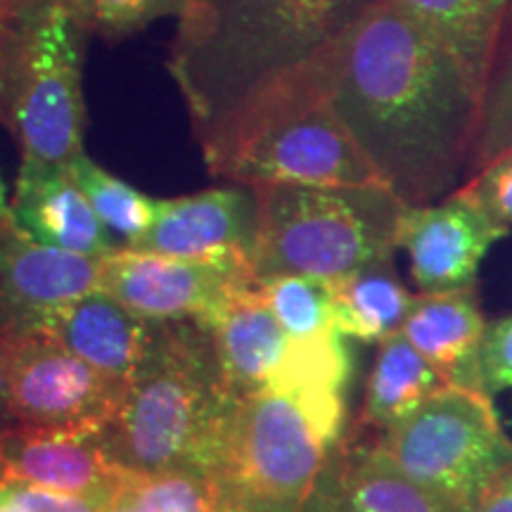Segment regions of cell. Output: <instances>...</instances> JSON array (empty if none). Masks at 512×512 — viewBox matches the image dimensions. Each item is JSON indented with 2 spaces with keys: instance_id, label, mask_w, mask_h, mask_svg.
Instances as JSON below:
<instances>
[{
  "instance_id": "cell-23",
  "label": "cell",
  "mask_w": 512,
  "mask_h": 512,
  "mask_svg": "<svg viewBox=\"0 0 512 512\" xmlns=\"http://www.w3.org/2000/svg\"><path fill=\"white\" fill-rule=\"evenodd\" d=\"M261 297L292 339H318L337 332L335 287L316 275L259 278Z\"/></svg>"
},
{
  "instance_id": "cell-11",
  "label": "cell",
  "mask_w": 512,
  "mask_h": 512,
  "mask_svg": "<svg viewBox=\"0 0 512 512\" xmlns=\"http://www.w3.org/2000/svg\"><path fill=\"white\" fill-rule=\"evenodd\" d=\"M100 261L41 245L0 214V337L38 332L55 309L98 290Z\"/></svg>"
},
{
  "instance_id": "cell-5",
  "label": "cell",
  "mask_w": 512,
  "mask_h": 512,
  "mask_svg": "<svg viewBox=\"0 0 512 512\" xmlns=\"http://www.w3.org/2000/svg\"><path fill=\"white\" fill-rule=\"evenodd\" d=\"M252 264L259 278L339 280L392 261L403 204L384 185H259Z\"/></svg>"
},
{
  "instance_id": "cell-9",
  "label": "cell",
  "mask_w": 512,
  "mask_h": 512,
  "mask_svg": "<svg viewBox=\"0 0 512 512\" xmlns=\"http://www.w3.org/2000/svg\"><path fill=\"white\" fill-rule=\"evenodd\" d=\"M8 368V401L15 425L62 430L105 427L126 387L69 354L43 332L0 337Z\"/></svg>"
},
{
  "instance_id": "cell-26",
  "label": "cell",
  "mask_w": 512,
  "mask_h": 512,
  "mask_svg": "<svg viewBox=\"0 0 512 512\" xmlns=\"http://www.w3.org/2000/svg\"><path fill=\"white\" fill-rule=\"evenodd\" d=\"M83 29L105 41H121L166 15H178L183 0H69Z\"/></svg>"
},
{
  "instance_id": "cell-33",
  "label": "cell",
  "mask_w": 512,
  "mask_h": 512,
  "mask_svg": "<svg viewBox=\"0 0 512 512\" xmlns=\"http://www.w3.org/2000/svg\"><path fill=\"white\" fill-rule=\"evenodd\" d=\"M46 3L48 0H0V24L22 27V24Z\"/></svg>"
},
{
  "instance_id": "cell-36",
  "label": "cell",
  "mask_w": 512,
  "mask_h": 512,
  "mask_svg": "<svg viewBox=\"0 0 512 512\" xmlns=\"http://www.w3.org/2000/svg\"><path fill=\"white\" fill-rule=\"evenodd\" d=\"M10 209V202H8V185H5V178L0 174V214H5V211Z\"/></svg>"
},
{
  "instance_id": "cell-15",
  "label": "cell",
  "mask_w": 512,
  "mask_h": 512,
  "mask_svg": "<svg viewBox=\"0 0 512 512\" xmlns=\"http://www.w3.org/2000/svg\"><path fill=\"white\" fill-rule=\"evenodd\" d=\"M254 226V190L211 188L174 200H157L150 228L126 247L169 256L240 252L252 259Z\"/></svg>"
},
{
  "instance_id": "cell-37",
  "label": "cell",
  "mask_w": 512,
  "mask_h": 512,
  "mask_svg": "<svg viewBox=\"0 0 512 512\" xmlns=\"http://www.w3.org/2000/svg\"><path fill=\"white\" fill-rule=\"evenodd\" d=\"M0 512H22V510H19L15 503H10L5 496H0Z\"/></svg>"
},
{
  "instance_id": "cell-30",
  "label": "cell",
  "mask_w": 512,
  "mask_h": 512,
  "mask_svg": "<svg viewBox=\"0 0 512 512\" xmlns=\"http://www.w3.org/2000/svg\"><path fill=\"white\" fill-rule=\"evenodd\" d=\"M484 140L479 145V166H486L491 159L512 147V67L498 93L494 110L484 114Z\"/></svg>"
},
{
  "instance_id": "cell-19",
  "label": "cell",
  "mask_w": 512,
  "mask_h": 512,
  "mask_svg": "<svg viewBox=\"0 0 512 512\" xmlns=\"http://www.w3.org/2000/svg\"><path fill=\"white\" fill-rule=\"evenodd\" d=\"M401 332L446 384L484 392L479 356L486 320L470 287L446 294H420Z\"/></svg>"
},
{
  "instance_id": "cell-7",
  "label": "cell",
  "mask_w": 512,
  "mask_h": 512,
  "mask_svg": "<svg viewBox=\"0 0 512 512\" xmlns=\"http://www.w3.org/2000/svg\"><path fill=\"white\" fill-rule=\"evenodd\" d=\"M375 448L396 470L458 512H472L512 467L491 396L441 384L418 411L380 437Z\"/></svg>"
},
{
  "instance_id": "cell-16",
  "label": "cell",
  "mask_w": 512,
  "mask_h": 512,
  "mask_svg": "<svg viewBox=\"0 0 512 512\" xmlns=\"http://www.w3.org/2000/svg\"><path fill=\"white\" fill-rule=\"evenodd\" d=\"M197 323L209 332L233 396L242 399L275 387L292 356L294 339L266 306L259 280L235 290Z\"/></svg>"
},
{
  "instance_id": "cell-28",
  "label": "cell",
  "mask_w": 512,
  "mask_h": 512,
  "mask_svg": "<svg viewBox=\"0 0 512 512\" xmlns=\"http://www.w3.org/2000/svg\"><path fill=\"white\" fill-rule=\"evenodd\" d=\"M0 496L15 503L22 512H105L110 508V503L98 501V498L62 494V491L15 482V479H8L3 484Z\"/></svg>"
},
{
  "instance_id": "cell-18",
  "label": "cell",
  "mask_w": 512,
  "mask_h": 512,
  "mask_svg": "<svg viewBox=\"0 0 512 512\" xmlns=\"http://www.w3.org/2000/svg\"><path fill=\"white\" fill-rule=\"evenodd\" d=\"M8 211L17 226L41 245L91 259L117 252L110 228L95 214L69 169L22 166Z\"/></svg>"
},
{
  "instance_id": "cell-38",
  "label": "cell",
  "mask_w": 512,
  "mask_h": 512,
  "mask_svg": "<svg viewBox=\"0 0 512 512\" xmlns=\"http://www.w3.org/2000/svg\"><path fill=\"white\" fill-rule=\"evenodd\" d=\"M8 470H5V465H3V460H0V489H3V484L8 482Z\"/></svg>"
},
{
  "instance_id": "cell-6",
  "label": "cell",
  "mask_w": 512,
  "mask_h": 512,
  "mask_svg": "<svg viewBox=\"0 0 512 512\" xmlns=\"http://www.w3.org/2000/svg\"><path fill=\"white\" fill-rule=\"evenodd\" d=\"M332 444L292 396H242L209 470L223 512H302Z\"/></svg>"
},
{
  "instance_id": "cell-2",
  "label": "cell",
  "mask_w": 512,
  "mask_h": 512,
  "mask_svg": "<svg viewBox=\"0 0 512 512\" xmlns=\"http://www.w3.org/2000/svg\"><path fill=\"white\" fill-rule=\"evenodd\" d=\"M351 22L339 0H183L169 72L195 133L302 67Z\"/></svg>"
},
{
  "instance_id": "cell-32",
  "label": "cell",
  "mask_w": 512,
  "mask_h": 512,
  "mask_svg": "<svg viewBox=\"0 0 512 512\" xmlns=\"http://www.w3.org/2000/svg\"><path fill=\"white\" fill-rule=\"evenodd\" d=\"M472 512H512V467L486 491Z\"/></svg>"
},
{
  "instance_id": "cell-4",
  "label": "cell",
  "mask_w": 512,
  "mask_h": 512,
  "mask_svg": "<svg viewBox=\"0 0 512 512\" xmlns=\"http://www.w3.org/2000/svg\"><path fill=\"white\" fill-rule=\"evenodd\" d=\"M235 403L209 332L197 320H164L105 425V446L126 472L190 467L209 475Z\"/></svg>"
},
{
  "instance_id": "cell-22",
  "label": "cell",
  "mask_w": 512,
  "mask_h": 512,
  "mask_svg": "<svg viewBox=\"0 0 512 512\" xmlns=\"http://www.w3.org/2000/svg\"><path fill=\"white\" fill-rule=\"evenodd\" d=\"M332 287L337 332L358 342L380 344L401 332L418 299L396 278L392 261H380L332 280Z\"/></svg>"
},
{
  "instance_id": "cell-27",
  "label": "cell",
  "mask_w": 512,
  "mask_h": 512,
  "mask_svg": "<svg viewBox=\"0 0 512 512\" xmlns=\"http://www.w3.org/2000/svg\"><path fill=\"white\" fill-rule=\"evenodd\" d=\"M498 226H512V147L482 166V174L460 190Z\"/></svg>"
},
{
  "instance_id": "cell-35",
  "label": "cell",
  "mask_w": 512,
  "mask_h": 512,
  "mask_svg": "<svg viewBox=\"0 0 512 512\" xmlns=\"http://www.w3.org/2000/svg\"><path fill=\"white\" fill-rule=\"evenodd\" d=\"M373 3H375V0H339V5H342V8L347 10L354 19L361 15V12L366 10L368 5H373Z\"/></svg>"
},
{
  "instance_id": "cell-39",
  "label": "cell",
  "mask_w": 512,
  "mask_h": 512,
  "mask_svg": "<svg viewBox=\"0 0 512 512\" xmlns=\"http://www.w3.org/2000/svg\"><path fill=\"white\" fill-rule=\"evenodd\" d=\"M105 512H131L128 508H121V505H110Z\"/></svg>"
},
{
  "instance_id": "cell-8",
  "label": "cell",
  "mask_w": 512,
  "mask_h": 512,
  "mask_svg": "<svg viewBox=\"0 0 512 512\" xmlns=\"http://www.w3.org/2000/svg\"><path fill=\"white\" fill-rule=\"evenodd\" d=\"M22 60L8 128L22 166L69 169L83 155V29L69 0H48L22 24Z\"/></svg>"
},
{
  "instance_id": "cell-29",
  "label": "cell",
  "mask_w": 512,
  "mask_h": 512,
  "mask_svg": "<svg viewBox=\"0 0 512 512\" xmlns=\"http://www.w3.org/2000/svg\"><path fill=\"white\" fill-rule=\"evenodd\" d=\"M484 394H498L512 387V316L486 328L479 356Z\"/></svg>"
},
{
  "instance_id": "cell-12",
  "label": "cell",
  "mask_w": 512,
  "mask_h": 512,
  "mask_svg": "<svg viewBox=\"0 0 512 512\" xmlns=\"http://www.w3.org/2000/svg\"><path fill=\"white\" fill-rule=\"evenodd\" d=\"M508 228L491 221L463 192L441 204H406L396 228V247L411 261L413 280L422 294L467 290L484 254Z\"/></svg>"
},
{
  "instance_id": "cell-21",
  "label": "cell",
  "mask_w": 512,
  "mask_h": 512,
  "mask_svg": "<svg viewBox=\"0 0 512 512\" xmlns=\"http://www.w3.org/2000/svg\"><path fill=\"white\" fill-rule=\"evenodd\" d=\"M441 384L446 382L425 361V356L403 337V332L382 339L375 366L368 377L358 427L368 430L373 437H380L418 411Z\"/></svg>"
},
{
  "instance_id": "cell-17",
  "label": "cell",
  "mask_w": 512,
  "mask_h": 512,
  "mask_svg": "<svg viewBox=\"0 0 512 512\" xmlns=\"http://www.w3.org/2000/svg\"><path fill=\"white\" fill-rule=\"evenodd\" d=\"M38 332L53 337L69 354L81 358L100 375L128 387L145 361L155 323L95 290L55 309Z\"/></svg>"
},
{
  "instance_id": "cell-24",
  "label": "cell",
  "mask_w": 512,
  "mask_h": 512,
  "mask_svg": "<svg viewBox=\"0 0 512 512\" xmlns=\"http://www.w3.org/2000/svg\"><path fill=\"white\" fill-rule=\"evenodd\" d=\"M112 505L131 512H223L214 482L190 467L128 472Z\"/></svg>"
},
{
  "instance_id": "cell-3",
  "label": "cell",
  "mask_w": 512,
  "mask_h": 512,
  "mask_svg": "<svg viewBox=\"0 0 512 512\" xmlns=\"http://www.w3.org/2000/svg\"><path fill=\"white\" fill-rule=\"evenodd\" d=\"M197 140L211 176L247 188L384 185L337 117L313 57L230 107Z\"/></svg>"
},
{
  "instance_id": "cell-13",
  "label": "cell",
  "mask_w": 512,
  "mask_h": 512,
  "mask_svg": "<svg viewBox=\"0 0 512 512\" xmlns=\"http://www.w3.org/2000/svg\"><path fill=\"white\" fill-rule=\"evenodd\" d=\"M0 460L15 482L114 503L128 472L105 446V427L12 425L0 432Z\"/></svg>"
},
{
  "instance_id": "cell-25",
  "label": "cell",
  "mask_w": 512,
  "mask_h": 512,
  "mask_svg": "<svg viewBox=\"0 0 512 512\" xmlns=\"http://www.w3.org/2000/svg\"><path fill=\"white\" fill-rule=\"evenodd\" d=\"M69 171H72L74 181L79 183L83 195L88 197L95 214L100 216V221L114 233H119L128 245L136 242L150 228L152 219H155L157 200L112 176L110 171H105L86 155L76 159L69 166Z\"/></svg>"
},
{
  "instance_id": "cell-14",
  "label": "cell",
  "mask_w": 512,
  "mask_h": 512,
  "mask_svg": "<svg viewBox=\"0 0 512 512\" xmlns=\"http://www.w3.org/2000/svg\"><path fill=\"white\" fill-rule=\"evenodd\" d=\"M302 512H458L384 460L373 437L330 448Z\"/></svg>"
},
{
  "instance_id": "cell-34",
  "label": "cell",
  "mask_w": 512,
  "mask_h": 512,
  "mask_svg": "<svg viewBox=\"0 0 512 512\" xmlns=\"http://www.w3.org/2000/svg\"><path fill=\"white\" fill-rule=\"evenodd\" d=\"M15 425L10 415V401H8V368H5V354L3 344H0V432Z\"/></svg>"
},
{
  "instance_id": "cell-1",
  "label": "cell",
  "mask_w": 512,
  "mask_h": 512,
  "mask_svg": "<svg viewBox=\"0 0 512 512\" xmlns=\"http://www.w3.org/2000/svg\"><path fill=\"white\" fill-rule=\"evenodd\" d=\"M320 86L380 181L432 204L458 181L486 98L456 55L389 0H375L313 55Z\"/></svg>"
},
{
  "instance_id": "cell-31",
  "label": "cell",
  "mask_w": 512,
  "mask_h": 512,
  "mask_svg": "<svg viewBox=\"0 0 512 512\" xmlns=\"http://www.w3.org/2000/svg\"><path fill=\"white\" fill-rule=\"evenodd\" d=\"M19 60H22V29L0 24V124L8 126L15 102Z\"/></svg>"
},
{
  "instance_id": "cell-10",
  "label": "cell",
  "mask_w": 512,
  "mask_h": 512,
  "mask_svg": "<svg viewBox=\"0 0 512 512\" xmlns=\"http://www.w3.org/2000/svg\"><path fill=\"white\" fill-rule=\"evenodd\" d=\"M259 280L247 254L169 256L117 249L100 261L98 290L136 316L200 320L240 287Z\"/></svg>"
},
{
  "instance_id": "cell-20",
  "label": "cell",
  "mask_w": 512,
  "mask_h": 512,
  "mask_svg": "<svg viewBox=\"0 0 512 512\" xmlns=\"http://www.w3.org/2000/svg\"><path fill=\"white\" fill-rule=\"evenodd\" d=\"M418 19L458 57L489 100V76L508 0H389Z\"/></svg>"
}]
</instances>
